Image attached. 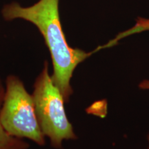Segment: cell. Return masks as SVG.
Wrapping results in <instances>:
<instances>
[{
    "label": "cell",
    "instance_id": "obj_1",
    "mask_svg": "<svg viewBox=\"0 0 149 149\" xmlns=\"http://www.w3.org/2000/svg\"><path fill=\"white\" fill-rule=\"evenodd\" d=\"M59 1L40 0L25 8L13 2L3 7L2 15L6 20L23 19L38 29L51 55L53 65L52 80L60 91L65 102H68L72 94L70 79L74 70L93 53H86L68 45L61 26Z\"/></svg>",
    "mask_w": 149,
    "mask_h": 149
},
{
    "label": "cell",
    "instance_id": "obj_2",
    "mask_svg": "<svg viewBox=\"0 0 149 149\" xmlns=\"http://www.w3.org/2000/svg\"><path fill=\"white\" fill-rule=\"evenodd\" d=\"M32 96L41 130L50 139L52 146L60 148L64 140L77 138L66 116L64 99L48 72L47 61L35 81Z\"/></svg>",
    "mask_w": 149,
    "mask_h": 149
},
{
    "label": "cell",
    "instance_id": "obj_3",
    "mask_svg": "<svg viewBox=\"0 0 149 149\" xmlns=\"http://www.w3.org/2000/svg\"><path fill=\"white\" fill-rule=\"evenodd\" d=\"M0 123L11 136L28 138L40 146L45 144V136L37 120L33 96L16 76L7 77L6 88L0 109Z\"/></svg>",
    "mask_w": 149,
    "mask_h": 149
},
{
    "label": "cell",
    "instance_id": "obj_4",
    "mask_svg": "<svg viewBox=\"0 0 149 149\" xmlns=\"http://www.w3.org/2000/svg\"><path fill=\"white\" fill-rule=\"evenodd\" d=\"M5 91L0 80V109L2 105ZM29 144L20 138L11 136L3 129L0 123V149H26Z\"/></svg>",
    "mask_w": 149,
    "mask_h": 149
},
{
    "label": "cell",
    "instance_id": "obj_5",
    "mask_svg": "<svg viewBox=\"0 0 149 149\" xmlns=\"http://www.w3.org/2000/svg\"><path fill=\"white\" fill-rule=\"evenodd\" d=\"M139 88L142 90H149V79H144L139 84Z\"/></svg>",
    "mask_w": 149,
    "mask_h": 149
},
{
    "label": "cell",
    "instance_id": "obj_6",
    "mask_svg": "<svg viewBox=\"0 0 149 149\" xmlns=\"http://www.w3.org/2000/svg\"><path fill=\"white\" fill-rule=\"evenodd\" d=\"M146 141H147V146H146V149H149V133L148 134V135H147Z\"/></svg>",
    "mask_w": 149,
    "mask_h": 149
}]
</instances>
